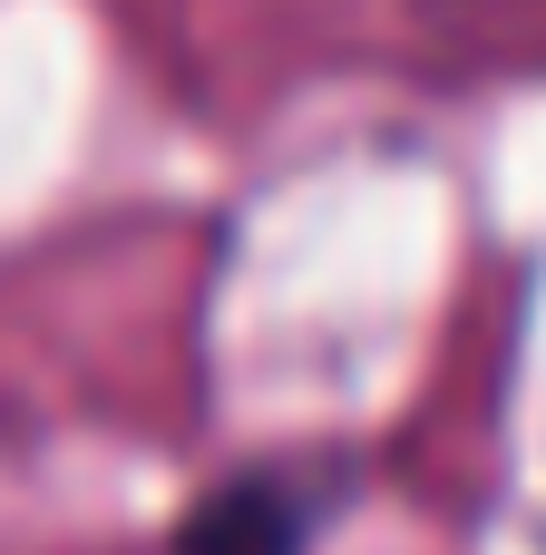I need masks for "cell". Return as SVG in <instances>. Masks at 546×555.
Listing matches in <instances>:
<instances>
[{"label":"cell","mask_w":546,"mask_h":555,"mask_svg":"<svg viewBox=\"0 0 546 555\" xmlns=\"http://www.w3.org/2000/svg\"><path fill=\"white\" fill-rule=\"evenodd\" d=\"M352 468H322V459H254V468H225L186 517H176V555H313L332 527V498H342Z\"/></svg>","instance_id":"obj_1"}]
</instances>
